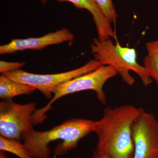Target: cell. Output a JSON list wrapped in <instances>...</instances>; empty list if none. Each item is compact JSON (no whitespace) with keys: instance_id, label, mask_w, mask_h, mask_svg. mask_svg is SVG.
I'll return each instance as SVG.
<instances>
[{"instance_id":"cell-11","label":"cell","mask_w":158,"mask_h":158,"mask_svg":"<svg viewBox=\"0 0 158 158\" xmlns=\"http://www.w3.org/2000/svg\"><path fill=\"white\" fill-rule=\"evenodd\" d=\"M148 54L143 60V66L154 80L158 89V40L146 43Z\"/></svg>"},{"instance_id":"cell-4","label":"cell","mask_w":158,"mask_h":158,"mask_svg":"<svg viewBox=\"0 0 158 158\" xmlns=\"http://www.w3.org/2000/svg\"><path fill=\"white\" fill-rule=\"evenodd\" d=\"M118 73L110 65H101L88 73L82 75L62 83L55 88L53 96L46 106L37 109L33 114L32 121L34 125L41 123L47 118L46 113L52 109V105L62 97L84 91L92 90L96 93L97 99L102 104L106 103V97L103 88L108 80L117 75Z\"/></svg>"},{"instance_id":"cell-16","label":"cell","mask_w":158,"mask_h":158,"mask_svg":"<svg viewBox=\"0 0 158 158\" xmlns=\"http://www.w3.org/2000/svg\"><path fill=\"white\" fill-rule=\"evenodd\" d=\"M5 152H6L2 150H0V158H9L6 155Z\"/></svg>"},{"instance_id":"cell-8","label":"cell","mask_w":158,"mask_h":158,"mask_svg":"<svg viewBox=\"0 0 158 158\" xmlns=\"http://www.w3.org/2000/svg\"><path fill=\"white\" fill-rule=\"evenodd\" d=\"M74 40V36L72 33L68 29L64 28L42 37L12 39L9 43L1 45L0 54H13L27 50L40 51L49 46L62 43L72 44Z\"/></svg>"},{"instance_id":"cell-1","label":"cell","mask_w":158,"mask_h":158,"mask_svg":"<svg viewBox=\"0 0 158 158\" xmlns=\"http://www.w3.org/2000/svg\"><path fill=\"white\" fill-rule=\"evenodd\" d=\"M143 110L128 105L105 108L94 129L98 139L97 150L110 158H133L132 125Z\"/></svg>"},{"instance_id":"cell-7","label":"cell","mask_w":158,"mask_h":158,"mask_svg":"<svg viewBox=\"0 0 158 158\" xmlns=\"http://www.w3.org/2000/svg\"><path fill=\"white\" fill-rule=\"evenodd\" d=\"M135 148L133 158H158V120L144 110L131 127Z\"/></svg>"},{"instance_id":"cell-12","label":"cell","mask_w":158,"mask_h":158,"mask_svg":"<svg viewBox=\"0 0 158 158\" xmlns=\"http://www.w3.org/2000/svg\"><path fill=\"white\" fill-rule=\"evenodd\" d=\"M0 150L11 153L19 158H34L24 144L15 139L0 136Z\"/></svg>"},{"instance_id":"cell-3","label":"cell","mask_w":158,"mask_h":158,"mask_svg":"<svg viewBox=\"0 0 158 158\" xmlns=\"http://www.w3.org/2000/svg\"><path fill=\"white\" fill-rule=\"evenodd\" d=\"M90 48L94 59L102 65H110L115 68L123 81L128 85L131 86L135 82L130 71L138 75L144 86L152 83V79L147 71L137 62L135 48L121 46L118 43L115 44L110 39L101 40L98 38H94Z\"/></svg>"},{"instance_id":"cell-5","label":"cell","mask_w":158,"mask_h":158,"mask_svg":"<svg viewBox=\"0 0 158 158\" xmlns=\"http://www.w3.org/2000/svg\"><path fill=\"white\" fill-rule=\"evenodd\" d=\"M101 65L100 62L94 59L79 68L60 73L39 74L20 69L3 74L15 82L33 87L40 91L46 98L52 99L54 89L58 85L93 71Z\"/></svg>"},{"instance_id":"cell-2","label":"cell","mask_w":158,"mask_h":158,"mask_svg":"<svg viewBox=\"0 0 158 158\" xmlns=\"http://www.w3.org/2000/svg\"><path fill=\"white\" fill-rule=\"evenodd\" d=\"M95 122L90 119L73 118L47 131L30 130L23 133L22 139L34 158H50L52 150L49 144L62 140L54 149L56 158L77 148L81 139L94 132Z\"/></svg>"},{"instance_id":"cell-6","label":"cell","mask_w":158,"mask_h":158,"mask_svg":"<svg viewBox=\"0 0 158 158\" xmlns=\"http://www.w3.org/2000/svg\"><path fill=\"white\" fill-rule=\"evenodd\" d=\"M36 104L16 103L12 100L0 102V136L21 141L23 133L34 129L32 116Z\"/></svg>"},{"instance_id":"cell-15","label":"cell","mask_w":158,"mask_h":158,"mask_svg":"<svg viewBox=\"0 0 158 158\" xmlns=\"http://www.w3.org/2000/svg\"><path fill=\"white\" fill-rule=\"evenodd\" d=\"M91 158H110L108 157L107 156L105 155L104 154L101 153L97 150L94 151L92 154V157Z\"/></svg>"},{"instance_id":"cell-10","label":"cell","mask_w":158,"mask_h":158,"mask_svg":"<svg viewBox=\"0 0 158 158\" xmlns=\"http://www.w3.org/2000/svg\"><path fill=\"white\" fill-rule=\"evenodd\" d=\"M36 90L31 86L15 82L3 74L0 76V98L4 100H12L15 97L30 94Z\"/></svg>"},{"instance_id":"cell-9","label":"cell","mask_w":158,"mask_h":158,"mask_svg":"<svg viewBox=\"0 0 158 158\" xmlns=\"http://www.w3.org/2000/svg\"><path fill=\"white\" fill-rule=\"evenodd\" d=\"M45 6L48 0H38ZM59 2H68L72 3L77 9H86L90 12L97 31L98 38L100 40H106L111 37L115 38L111 23L104 15L95 0H57Z\"/></svg>"},{"instance_id":"cell-14","label":"cell","mask_w":158,"mask_h":158,"mask_svg":"<svg viewBox=\"0 0 158 158\" xmlns=\"http://www.w3.org/2000/svg\"><path fill=\"white\" fill-rule=\"evenodd\" d=\"M26 62H9L1 60L0 61V73L1 74L18 70L24 66Z\"/></svg>"},{"instance_id":"cell-13","label":"cell","mask_w":158,"mask_h":158,"mask_svg":"<svg viewBox=\"0 0 158 158\" xmlns=\"http://www.w3.org/2000/svg\"><path fill=\"white\" fill-rule=\"evenodd\" d=\"M100 9L111 23L116 22L118 15L116 13L113 0H95Z\"/></svg>"}]
</instances>
